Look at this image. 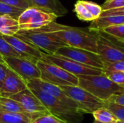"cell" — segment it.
Wrapping results in <instances>:
<instances>
[{
  "mask_svg": "<svg viewBox=\"0 0 124 123\" xmlns=\"http://www.w3.org/2000/svg\"><path fill=\"white\" fill-rule=\"evenodd\" d=\"M36 30L48 33L53 38L66 46L85 49L97 54L98 32L90 30L89 28H76L52 22L43 28L36 29Z\"/></svg>",
  "mask_w": 124,
  "mask_h": 123,
  "instance_id": "1",
  "label": "cell"
},
{
  "mask_svg": "<svg viewBox=\"0 0 124 123\" xmlns=\"http://www.w3.org/2000/svg\"><path fill=\"white\" fill-rule=\"evenodd\" d=\"M78 86L97 99L106 101L111 96L124 94V88L108 79L104 74L100 75L78 76Z\"/></svg>",
  "mask_w": 124,
  "mask_h": 123,
  "instance_id": "2",
  "label": "cell"
},
{
  "mask_svg": "<svg viewBox=\"0 0 124 123\" xmlns=\"http://www.w3.org/2000/svg\"><path fill=\"white\" fill-rule=\"evenodd\" d=\"M41 101L49 113L66 123H81L84 113L65 105L48 94L35 88H29Z\"/></svg>",
  "mask_w": 124,
  "mask_h": 123,
  "instance_id": "3",
  "label": "cell"
},
{
  "mask_svg": "<svg viewBox=\"0 0 124 123\" xmlns=\"http://www.w3.org/2000/svg\"><path fill=\"white\" fill-rule=\"evenodd\" d=\"M40 70V79L57 86H77L78 78L62 68L54 65L45 59L39 60L36 63Z\"/></svg>",
  "mask_w": 124,
  "mask_h": 123,
  "instance_id": "4",
  "label": "cell"
},
{
  "mask_svg": "<svg viewBox=\"0 0 124 123\" xmlns=\"http://www.w3.org/2000/svg\"><path fill=\"white\" fill-rule=\"evenodd\" d=\"M15 36L31 43L46 54H54L60 48L66 46L65 43L57 41L48 33L36 30H20Z\"/></svg>",
  "mask_w": 124,
  "mask_h": 123,
  "instance_id": "5",
  "label": "cell"
},
{
  "mask_svg": "<svg viewBox=\"0 0 124 123\" xmlns=\"http://www.w3.org/2000/svg\"><path fill=\"white\" fill-rule=\"evenodd\" d=\"M97 32V54L105 66L116 62L124 61V43L117 41L102 31Z\"/></svg>",
  "mask_w": 124,
  "mask_h": 123,
  "instance_id": "6",
  "label": "cell"
},
{
  "mask_svg": "<svg viewBox=\"0 0 124 123\" xmlns=\"http://www.w3.org/2000/svg\"><path fill=\"white\" fill-rule=\"evenodd\" d=\"M57 18L54 14L42 10L36 7H31L25 9L19 16L17 21L20 30H29L43 28Z\"/></svg>",
  "mask_w": 124,
  "mask_h": 123,
  "instance_id": "7",
  "label": "cell"
},
{
  "mask_svg": "<svg viewBox=\"0 0 124 123\" xmlns=\"http://www.w3.org/2000/svg\"><path fill=\"white\" fill-rule=\"evenodd\" d=\"M63 91L73 100L78 109L84 113H91L104 106V101L97 99L86 90L77 86H62Z\"/></svg>",
  "mask_w": 124,
  "mask_h": 123,
  "instance_id": "8",
  "label": "cell"
},
{
  "mask_svg": "<svg viewBox=\"0 0 124 123\" xmlns=\"http://www.w3.org/2000/svg\"><path fill=\"white\" fill-rule=\"evenodd\" d=\"M54 54L66 57L88 67L102 70L105 68V65L102 59L97 53L85 49L66 46L60 48Z\"/></svg>",
  "mask_w": 124,
  "mask_h": 123,
  "instance_id": "9",
  "label": "cell"
},
{
  "mask_svg": "<svg viewBox=\"0 0 124 123\" xmlns=\"http://www.w3.org/2000/svg\"><path fill=\"white\" fill-rule=\"evenodd\" d=\"M42 59H46L77 77L81 75H100L103 74L102 70L88 67L57 54H46L44 53Z\"/></svg>",
  "mask_w": 124,
  "mask_h": 123,
  "instance_id": "10",
  "label": "cell"
},
{
  "mask_svg": "<svg viewBox=\"0 0 124 123\" xmlns=\"http://www.w3.org/2000/svg\"><path fill=\"white\" fill-rule=\"evenodd\" d=\"M6 65L21 77L26 83L33 79H39L40 70L36 63L23 57H4Z\"/></svg>",
  "mask_w": 124,
  "mask_h": 123,
  "instance_id": "11",
  "label": "cell"
},
{
  "mask_svg": "<svg viewBox=\"0 0 124 123\" xmlns=\"http://www.w3.org/2000/svg\"><path fill=\"white\" fill-rule=\"evenodd\" d=\"M27 87L28 88H35V89L42 91L48 94L49 95L53 96L54 98L57 99V100L60 101L65 105L80 110L76 103L73 100H72L69 96H68L60 86H57L48 83L46 82L41 80L39 78V79H33L28 81L27 83Z\"/></svg>",
  "mask_w": 124,
  "mask_h": 123,
  "instance_id": "12",
  "label": "cell"
},
{
  "mask_svg": "<svg viewBox=\"0 0 124 123\" xmlns=\"http://www.w3.org/2000/svg\"><path fill=\"white\" fill-rule=\"evenodd\" d=\"M3 37L21 56V57L28 59L36 64L39 60H41L43 58L44 52L31 43L22 40L15 36H3Z\"/></svg>",
  "mask_w": 124,
  "mask_h": 123,
  "instance_id": "13",
  "label": "cell"
},
{
  "mask_svg": "<svg viewBox=\"0 0 124 123\" xmlns=\"http://www.w3.org/2000/svg\"><path fill=\"white\" fill-rule=\"evenodd\" d=\"M9 98L20 103L23 108L28 114L33 115L49 113L41 101L28 88L19 94L10 96Z\"/></svg>",
  "mask_w": 124,
  "mask_h": 123,
  "instance_id": "14",
  "label": "cell"
},
{
  "mask_svg": "<svg viewBox=\"0 0 124 123\" xmlns=\"http://www.w3.org/2000/svg\"><path fill=\"white\" fill-rule=\"evenodd\" d=\"M9 68V67H8ZM26 82L11 69H8L7 76L0 88V96L9 98L26 89Z\"/></svg>",
  "mask_w": 124,
  "mask_h": 123,
  "instance_id": "15",
  "label": "cell"
},
{
  "mask_svg": "<svg viewBox=\"0 0 124 123\" xmlns=\"http://www.w3.org/2000/svg\"><path fill=\"white\" fill-rule=\"evenodd\" d=\"M33 7L54 14L57 17L68 13V9L60 0H30Z\"/></svg>",
  "mask_w": 124,
  "mask_h": 123,
  "instance_id": "16",
  "label": "cell"
},
{
  "mask_svg": "<svg viewBox=\"0 0 124 123\" xmlns=\"http://www.w3.org/2000/svg\"><path fill=\"white\" fill-rule=\"evenodd\" d=\"M124 25V16L111 15L106 17H100L93 20L89 27L90 30L100 31L106 28Z\"/></svg>",
  "mask_w": 124,
  "mask_h": 123,
  "instance_id": "17",
  "label": "cell"
},
{
  "mask_svg": "<svg viewBox=\"0 0 124 123\" xmlns=\"http://www.w3.org/2000/svg\"><path fill=\"white\" fill-rule=\"evenodd\" d=\"M45 114L27 115L0 112V123H31L33 120Z\"/></svg>",
  "mask_w": 124,
  "mask_h": 123,
  "instance_id": "18",
  "label": "cell"
},
{
  "mask_svg": "<svg viewBox=\"0 0 124 123\" xmlns=\"http://www.w3.org/2000/svg\"><path fill=\"white\" fill-rule=\"evenodd\" d=\"M20 30L17 20L9 15L0 16V33L3 36H15Z\"/></svg>",
  "mask_w": 124,
  "mask_h": 123,
  "instance_id": "19",
  "label": "cell"
},
{
  "mask_svg": "<svg viewBox=\"0 0 124 123\" xmlns=\"http://www.w3.org/2000/svg\"><path fill=\"white\" fill-rule=\"evenodd\" d=\"M0 112L31 115L27 113L25 110L23 108V107L20 105V104L17 101L10 98L2 96H0Z\"/></svg>",
  "mask_w": 124,
  "mask_h": 123,
  "instance_id": "20",
  "label": "cell"
},
{
  "mask_svg": "<svg viewBox=\"0 0 124 123\" xmlns=\"http://www.w3.org/2000/svg\"><path fill=\"white\" fill-rule=\"evenodd\" d=\"M93 117L97 122L103 123H116L117 119L115 116L106 108L102 107L97 109V110L92 112Z\"/></svg>",
  "mask_w": 124,
  "mask_h": 123,
  "instance_id": "21",
  "label": "cell"
},
{
  "mask_svg": "<svg viewBox=\"0 0 124 123\" xmlns=\"http://www.w3.org/2000/svg\"><path fill=\"white\" fill-rule=\"evenodd\" d=\"M100 31L110 36L117 41L124 43V25L108 27Z\"/></svg>",
  "mask_w": 124,
  "mask_h": 123,
  "instance_id": "22",
  "label": "cell"
},
{
  "mask_svg": "<svg viewBox=\"0 0 124 123\" xmlns=\"http://www.w3.org/2000/svg\"><path fill=\"white\" fill-rule=\"evenodd\" d=\"M74 12L76 14V16L78 19L83 21L89 22L94 20V17L91 14V13L89 12V10L85 7V6L81 3V0H78L76 1V3L74 5Z\"/></svg>",
  "mask_w": 124,
  "mask_h": 123,
  "instance_id": "23",
  "label": "cell"
},
{
  "mask_svg": "<svg viewBox=\"0 0 124 123\" xmlns=\"http://www.w3.org/2000/svg\"><path fill=\"white\" fill-rule=\"evenodd\" d=\"M0 55L3 57H21V56L13 49V47L4 38L0 33Z\"/></svg>",
  "mask_w": 124,
  "mask_h": 123,
  "instance_id": "24",
  "label": "cell"
},
{
  "mask_svg": "<svg viewBox=\"0 0 124 123\" xmlns=\"http://www.w3.org/2000/svg\"><path fill=\"white\" fill-rule=\"evenodd\" d=\"M103 107L108 109L115 116L117 120L124 122V107L106 101H104Z\"/></svg>",
  "mask_w": 124,
  "mask_h": 123,
  "instance_id": "25",
  "label": "cell"
},
{
  "mask_svg": "<svg viewBox=\"0 0 124 123\" xmlns=\"http://www.w3.org/2000/svg\"><path fill=\"white\" fill-rule=\"evenodd\" d=\"M23 9L15 8L10 7L3 2L0 1V16L1 15H9L12 17L13 18L17 20L19 16L23 12Z\"/></svg>",
  "mask_w": 124,
  "mask_h": 123,
  "instance_id": "26",
  "label": "cell"
},
{
  "mask_svg": "<svg viewBox=\"0 0 124 123\" xmlns=\"http://www.w3.org/2000/svg\"><path fill=\"white\" fill-rule=\"evenodd\" d=\"M103 74L115 84L124 88V72L119 71L102 70Z\"/></svg>",
  "mask_w": 124,
  "mask_h": 123,
  "instance_id": "27",
  "label": "cell"
},
{
  "mask_svg": "<svg viewBox=\"0 0 124 123\" xmlns=\"http://www.w3.org/2000/svg\"><path fill=\"white\" fill-rule=\"evenodd\" d=\"M81 1V3L85 6V7L89 10V12L91 13V14L94 17V20L99 18L101 16V14L102 12V9L101 6L98 5L97 4L89 1Z\"/></svg>",
  "mask_w": 124,
  "mask_h": 123,
  "instance_id": "28",
  "label": "cell"
},
{
  "mask_svg": "<svg viewBox=\"0 0 124 123\" xmlns=\"http://www.w3.org/2000/svg\"><path fill=\"white\" fill-rule=\"evenodd\" d=\"M0 1L10 7L21 9L23 10L29 7H33V4L31 2L30 0H0Z\"/></svg>",
  "mask_w": 124,
  "mask_h": 123,
  "instance_id": "29",
  "label": "cell"
},
{
  "mask_svg": "<svg viewBox=\"0 0 124 123\" xmlns=\"http://www.w3.org/2000/svg\"><path fill=\"white\" fill-rule=\"evenodd\" d=\"M31 123H66L64 121L61 120L60 119L57 118V117L49 114L43 115L38 118L33 120Z\"/></svg>",
  "mask_w": 124,
  "mask_h": 123,
  "instance_id": "30",
  "label": "cell"
},
{
  "mask_svg": "<svg viewBox=\"0 0 124 123\" xmlns=\"http://www.w3.org/2000/svg\"><path fill=\"white\" fill-rule=\"evenodd\" d=\"M124 7V0H106L101 6L102 11L118 9Z\"/></svg>",
  "mask_w": 124,
  "mask_h": 123,
  "instance_id": "31",
  "label": "cell"
},
{
  "mask_svg": "<svg viewBox=\"0 0 124 123\" xmlns=\"http://www.w3.org/2000/svg\"><path fill=\"white\" fill-rule=\"evenodd\" d=\"M103 70L108 71H119L124 72V61L116 62L113 63H110L106 65Z\"/></svg>",
  "mask_w": 124,
  "mask_h": 123,
  "instance_id": "32",
  "label": "cell"
},
{
  "mask_svg": "<svg viewBox=\"0 0 124 123\" xmlns=\"http://www.w3.org/2000/svg\"><path fill=\"white\" fill-rule=\"evenodd\" d=\"M111 15H122V16H124V7H121V8H118V9H113L102 11L100 17H106V16H111Z\"/></svg>",
  "mask_w": 124,
  "mask_h": 123,
  "instance_id": "33",
  "label": "cell"
},
{
  "mask_svg": "<svg viewBox=\"0 0 124 123\" xmlns=\"http://www.w3.org/2000/svg\"><path fill=\"white\" fill-rule=\"evenodd\" d=\"M108 101L110 102H112V103L124 107V94L114 95V96H111Z\"/></svg>",
  "mask_w": 124,
  "mask_h": 123,
  "instance_id": "34",
  "label": "cell"
},
{
  "mask_svg": "<svg viewBox=\"0 0 124 123\" xmlns=\"http://www.w3.org/2000/svg\"><path fill=\"white\" fill-rule=\"evenodd\" d=\"M8 67L5 64L0 63V88L4 83V80L7 76V71H8Z\"/></svg>",
  "mask_w": 124,
  "mask_h": 123,
  "instance_id": "35",
  "label": "cell"
},
{
  "mask_svg": "<svg viewBox=\"0 0 124 123\" xmlns=\"http://www.w3.org/2000/svg\"><path fill=\"white\" fill-rule=\"evenodd\" d=\"M0 63H1V64H5V62H4V57H1V55H0ZM5 65H6V64H5Z\"/></svg>",
  "mask_w": 124,
  "mask_h": 123,
  "instance_id": "36",
  "label": "cell"
},
{
  "mask_svg": "<svg viewBox=\"0 0 124 123\" xmlns=\"http://www.w3.org/2000/svg\"><path fill=\"white\" fill-rule=\"evenodd\" d=\"M116 123H124V121H121V120H117Z\"/></svg>",
  "mask_w": 124,
  "mask_h": 123,
  "instance_id": "37",
  "label": "cell"
},
{
  "mask_svg": "<svg viewBox=\"0 0 124 123\" xmlns=\"http://www.w3.org/2000/svg\"><path fill=\"white\" fill-rule=\"evenodd\" d=\"M94 123H100V122H97V121H95Z\"/></svg>",
  "mask_w": 124,
  "mask_h": 123,
  "instance_id": "38",
  "label": "cell"
}]
</instances>
